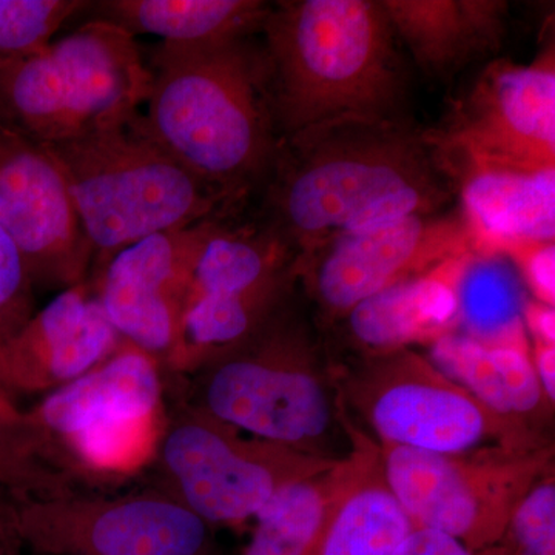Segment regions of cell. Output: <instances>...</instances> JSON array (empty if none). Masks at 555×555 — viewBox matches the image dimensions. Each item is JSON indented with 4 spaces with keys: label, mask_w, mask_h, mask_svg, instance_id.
I'll list each match as a JSON object with an SVG mask.
<instances>
[{
    "label": "cell",
    "mask_w": 555,
    "mask_h": 555,
    "mask_svg": "<svg viewBox=\"0 0 555 555\" xmlns=\"http://www.w3.org/2000/svg\"><path fill=\"white\" fill-rule=\"evenodd\" d=\"M273 228L295 259L338 236L437 214L448 193L423 133L396 119H345L281 142Z\"/></svg>",
    "instance_id": "cell-1"
},
{
    "label": "cell",
    "mask_w": 555,
    "mask_h": 555,
    "mask_svg": "<svg viewBox=\"0 0 555 555\" xmlns=\"http://www.w3.org/2000/svg\"><path fill=\"white\" fill-rule=\"evenodd\" d=\"M150 137L185 169L241 198L270 175L281 147L264 49L250 38L179 46L150 54Z\"/></svg>",
    "instance_id": "cell-2"
},
{
    "label": "cell",
    "mask_w": 555,
    "mask_h": 555,
    "mask_svg": "<svg viewBox=\"0 0 555 555\" xmlns=\"http://www.w3.org/2000/svg\"><path fill=\"white\" fill-rule=\"evenodd\" d=\"M261 31L281 142L335 120L393 119L403 76L379 0L278 2Z\"/></svg>",
    "instance_id": "cell-3"
},
{
    "label": "cell",
    "mask_w": 555,
    "mask_h": 555,
    "mask_svg": "<svg viewBox=\"0 0 555 555\" xmlns=\"http://www.w3.org/2000/svg\"><path fill=\"white\" fill-rule=\"evenodd\" d=\"M42 145L67 182L93 250L94 275L124 248L219 219L240 201L160 147L145 130L142 113L118 129Z\"/></svg>",
    "instance_id": "cell-4"
},
{
    "label": "cell",
    "mask_w": 555,
    "mask_h": 555,
    "mask_svg": "<svg viewBox=\"0 0 555 555\" xmlns=\"http://www.w3.org/2000/svg\"><path fill=\"white\" fill-rule=\"evenodd\" d=\"M188 403L248 436L321 459H338L331 364L286 305L254 337L196 372ZM341 456V455H339Z\"/></svg>",
    "instance_id": "cell-5"
},
{
    "label": "cell",
    "mask_w": 555,
    "mask_h": 555,
    "mask_svg": "<svg viewBox=\"0 0 555 555\" xmlns=\"http://www.w3.org/2000/svg\"><path fill=\"white\" fill-rule=\"evenodd\" d=\"M150 89L137 38L93 20L0 65V122L39 144H60L126 126L142 113Z\"/></svg>",
    "instance_id": "cell-6"
},
{
    "label": "cell",
    "mask_w": 555,
    "mask_h": 555,
    "mask_svg": "<svg viewBox=\"0 0 555 555\" xmlns=\"http://www.w3.org/2000/svg\"><path fill=\"white\" fill-rule=\"evenodd\" d=\"M158 358L129 341L96 367L25 409L69 473L120 483L155 463L169 414Z\"/></svg>",
    "instance_id": "cell-7"
},
{
    "label": "cell",
    "mask_w": 555,
    "mask_h": 555,
    "mask_svg": "<svg viewBox=\"0 0 555 555\" xmlns=\"http://www.w3.org/2000/svg\"><path fill=\"white\" fill-rule=\"evenodd\" d=\"M332 385L378 443L459 454L486 447L535 451L550 438L495 414L414 349L331 364ZM374 437V438H375Z\"/></svg>",
    "instance_id": "cell-8"
},
{
    "label": "cell",
    "mask_w": 555,
    "mask_h": 555,
    "mask_svg": "<svg viewBox=\"0 0 555 555\" xmlns=\"http://www.w3.org/2000/svg\"><path fill=\"white\" fill-rule=\"evenodd\" d=\"M338 459L248 436L181 401L167 420L153 465L158 488L206 524L235 526L257 517L288 485L323 473Z\"/></svg>",
    "instance_id": "cell-9"
},
{
    "label": "cell",
    "mask_w": 555,
    "mask_h": 555,
    "mask_svg": "<svg viewBox=\"0 0 555 555\" xmlns=\"http://www.w3.org/2000/svg\"><path fill=\"white\" fill-rule=\"evenodd\" d=\"M386 480L415 528L434 529L473 553L499 545L511 514L554 470V444L535 451L486 447L438 454L379 443Z\"/></svg>",
    "instance_id": "cell-10"
},
{
    "label": "cell",
    "mask_w": 555,
    "mask_h": 555,
    "mask_svg": "<svg viewBox=\"0 0 555 555\" xmlns=\"http://www.w3.org/2000/svg\"><path fill=\"white\" fill-rule=\"evenodd\" d=\"M441 177L555 169V60L492 61L437 129L423 131Z\"/></svg>",
    "instance_id": "cell-11"
},
{
    "label": "cell",
    "mask_w": 555,
    "mask_h": 555,
    "mask_svg": "<svg viewBox=\"0 0 555 555\" xmlns=\"http://www.w3.org/2000/svg\"><path fill=\"white\" fill-rule=\"evenodd\" d=\"M22 546L35 555H208L211 526L160 488L13 500Z\"/></svg>",
    "instance_id": "cell-12"
},
{
    "label": "cell",
    "mask_w": 555,
    "mask_h": 555,
    "mask_svg": "<svg viewBox=\"0 0 555 555\" xmlns=\"http://www.w3.org/2000/svg\"><path fill=\"white\" fill-rule=\"evenodd\" d=\"M474 251L462 215H416L338 236L294 269L323 315L343 320L364 299Z\"/></svg>",
    "instance_id": "cell-13"
},
{
    "label": "cell",
    "mask_w": 555,
    "mask_h": 555,
    "mask_svg": "<svg viewBox=\"0 0 555 555\" xmlns=\"http://www.w3.org/2000/svg\"><path fill=\"white\" fill-rule=\"evenodd\" d=\"M0 228L35 287L67 291L89 280L93 250L64 175L39 142L0 122Z\"/></svg>",
    "instance_id": "cell-14"
},
{
    "label": "cell",
    "mask_w": 555,
    "mask_h": 555,
    "mask_svg": "<svg viewBox=\"0 0 555 555\" xmlns=\"http://www.w3.org/2000/svg\"><path fill=\"white\" fill-rule=\"evenodd\" d=\"M221 219L139 241L89 278L98 301L124 341L158 358L177 352L182 317L203 248Z\"/></svg>",
    "instance_id": "cell-15"
},
{
    "label": "cell",
    "mask_w": 555,
    "mask_h": 555,
    "mask_svg": "<svg viewBox=\"0 0 555 555\" xmlns=\"http://www.w3.org/2000/svg\"><path fill=\"white\" fill-rule=\"evenodd\" d=\"M120 341L83 281L60 292L0 349V392L49 396L107 360Z\"/></svg>",
    "instance_id": "cell-16"
},
{
    "label": "cell",
    "mask_w": 555,
    "mask_h": 555,
    "mask_svg": "<svg viewBox=\"0 0 555 555\" xmlns=\"http://www.w3.org/2000/svg\"><path fill=\"white\" fill-rule=\"evenodd\" d=\"M476 254V251H474ZM451 259L364 299L341 321L358 357L383 356L427 345L459 331L456 286L467 259Z\"/></svg>",
    "instance_id": "cell-17"
},
{
    "label": "cell",
    "mask_w": 555,
    "mask_h": 555,
    "mask_svg": "<svg viewBox=\"0 0 555 555\" xmlns=\"http://www.w3.org/2000/svg\"><path fill=\"white\" fill-rule=\"evenodd\" d=\"M396 38L416 64L449 76L502 46L507 3L500 0H379Z\"/></svg>",
    "instance_id": "cell-18"
},
{
    "label": "cell",
    "mask_w": 555,
    "mask_h": 555,
    "mask_svg": "<svg viewBox=\"0 0 555 555\" xmlns=\"http://www.w3.org/2000/svg\"><path fill=\"white\" fill-rule=\"evenodd\" d=\"M459 185L476 254L554 241L555 169L481 171Z\"/></svg>",
    "instance_id": "cell-19"
},
{
    "label": "cell",
    "mask_w": 555,
    "mask_h": 555,
    "mask_svg": "<svg viewBox=\"0 0 555 555\" xmlns=\"http://www.w3.org/2000/svg\"><path fill=\"white\" fill-rule=\"evenodd\" d=\"M357 473L332 507L310 555H393L415 528L386 480L377 438L360 429Z\"/></svg>",
    "instance_id": "cell-20"
},
{
    "label": "cell",
    "mask_w": 555,
    "mask_h": 555,
    "mask_svg": "<svg viewBox=\"0 0 555 555\" xmlns=\"http://www.w3.org/2000/svg\"><path fill=\"white\" fill-rule=\"evenodd\" d=\"M338 425L349 440V452L323 473L288 485L257 514V528L241 555H310L332 507L360 463L357 422L337 396Z\"/></svg>",
    "instance_id": "cell-21"
},
{
    "label": "cell",
    "mask_w": 555,
    "mask_h": 555,
    "mask_svg": "<svg viewBox=\"0 0 555 555\" xmlns=\"http://www.w3.org/2000/svg\"><path fill=\"white\" fill-rule=\"evenodd\" d=\"M94 20L179 46L229 42L261 31L270 5L259 0H104Z\"/></svg>",
    "instance_id": "cell-22"
},
{
    "label": "cell",
    "mask_w": 555,
    "mask_h": 555,
    "mask_svg": "<svg viewBox=\"0 0 555 555\" xmlns=\"http://www.w3.org/2000/svg\"><path fill=\"white\" fill-rule=\"evenodd\" d=\"M526 301L524 281L509 259L474 254L456 286L459 332L485 346L531 350L524 323Z\"/></svg>",
    "instance_id": "cell-23"
},
{
    "label": "cell",
    "mask_w": 555,
    "mask_h": 555,
    "mask_svg": "<svg viewBox=\"0 0 555 555\" xmlns=\"http://www.w3.org/2000/svg\"><path fill=\"white\" fill-rule=\"evenodd\" d=\"M87 491L28 422L25 409L0 392V492L13 500Z\"/></svg>",
    "instance_id": "cell-24"
},
{
    "label": "cell",
    "mask_w": 555,
    "mask_h": 555,
    "mask_svg": "<svg viewBox=\"0 0 555 555\" xmlns=\"http://www.w3.org/2000/svg\"><path fill=\"white\" fill-rule=\"evenodd\" d=\"M427 358L495 414L525 426L514 416L502 375L488 346L455 331L430 343Z\"/></svg>",
    "instance_id": "cell-25"
},
{
    "label": "cell",
    "mask_w": 555,
    "mask_h": 555,
    "mask_svg": "<svg viewBox=\"0 0 555 555\" xmlns=\"http://www.w3.org/2000/svg\"><path fill=\"white\" fill-rule=\"evenodd\" d=\"M90 5L80 0H0V65L46 49L69 17Z\"/></svg>",
    "instance_id": "cell-26"
},
{
    "label": "cell",
    "mask_w": 555,
    "mask_h": 555,
    "mask_svg": "<svg viewBox=\"0 0 555 555\" xmlns=\"http://www.w3.org/2000/svg\"><path fill=\"white\" fill-rule=\"evenodd\" d=\"M496 546L505 555H555L554 470L520 500Z\"/></svg>",
    "instance_id": "cell-27"
},
{
    "label": "cell",
    "mask_w": 555,
    "mask_h": 555,
    "mask_svg": "<svg viewBox=\"0 0 555 555\" xmlns=\"http://www.w3.org/2000/svg\"><path fill=\"white\" fill-rule=\"evenodd\" d=\"M35 288L20 248L0 228V349L35 315Z\"/></svg>",
    "instance_id": "cell-28"
},
{
    "label": "cell",
    "mask_w": 555,
    "mask_h": 555,
    "mask_svg": "<svg viewBox=\"0 0 555 555\" xmlns=\"http://www.w3.org/2000/svg\"><path fill=\"white\" fill-rule=\"evenodd\" d=\"M503 257L513 262L524 281L526 291H531L537 301L554 306L555 302V244H525L507 250Z\"/></svg>",
    "instance_id": "cell-29"
},
{
    "label": "cell",
    "mask_w": 555,
    "mask_h": 555,
    "mask_svg": "<svg viewBox=\"0 0 555 555\" xmlns=\"http://www.w3.org/2000/svg\"><path fill=\"white\" fill-rule=\"evenodd\" d=\"M393 555H503L499 546L473 553L455 539L427 528H414Z\"/></svg>",
    "instance_id": "cell-30"
},
{
    "label": "cell",
    "mask_w": 555,
    "mask_h": 555,
    "mask_svg": "<svg viewBox=\"0 0 555 555\" xmlns=\"http://www.w3.org/2000/svg\"><path fill=\"white\" fill-rule=\"evenodd\" d=\"M524 323L529 339L555 345V312L554 306L528 298L524 310Z\"/></svg>",
    "instance_id": "cell-31"
},
{
    "label": "cell",
    "mask_w": 555,
    "mask_h": 555,
    "mask_svg": "<svg viewBox=\"0 0 555 555\" xmlns=\"http://www.w3.org/2000/svg\"><path fill=\"white\" fill-rule=\"evenodd\" d=\"M529 345H531V361L532 366L535 369L537 377H539L540 385H542L547 401L554 404L555 345H547V343L539 341V339H531Z\"/></svg>",
    "instance_id": "cell-32"
},
{
    "label": "cell",
    "mask_w": 555,
    "mask_h": 555,
    "mask_svg": "<svg viewBox=\"0 0 555 555\" xmlns=\"http://www.w3.org/2000/svg\"><path fill=\"white\" fill-rule=\"evenodd\" d=\"M22 543L14 525V505L10 495L0 492V555L21 553Z\"/></svg>",
    "instance_id": "cell-33"
},
{
    "label": "cell",
    "mask_w": 555,
    "mask_h": 555,
    "mask_svg": "<svg viewBox=\"0 0 555 555\" xmlns=\"http://www.w3.org/2000/svg\"><path fill=\"white\" fill-rule=\"evenodd\" d=\"M21 553H11V554H3V555H20Z\"/></svg>",
    "instance_id": "cell-34"
},
{
    "label": "cell",
    "mask_w": 555,
    "mask_h": 555,
    "mask_svg": "<svg viewBox=\"0 0 555 555\" xmlns=\"http://www.w3.org/2000/svg\"><path fill=\"white\" fill-rule=\"evenodd\" d=\"M502 553H503V551H502ZM503 555H505V554H503Z\"/></svg>",
    "instance_id": "cell-35"
}]
</instances>
